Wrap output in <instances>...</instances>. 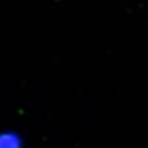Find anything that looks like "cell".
Returning a JSON list of instances; mask_svg holds the SVG:
<instances>
[{
  "instance_id": "obj_1",
  "label": "cell",
  "mask_w": 148,
  "mask_h": 148,
  "mask_svg": "<svg viewBox=\"0 0 148 148\" xmlns=\"http://www.w3.org/2000/svg\"><path fill=\"white\" fill-rule=\"evenodd\" d=\"M0 148H24L22 136L13 131L0 132Z\"/></svg>"
}]
</instances>
